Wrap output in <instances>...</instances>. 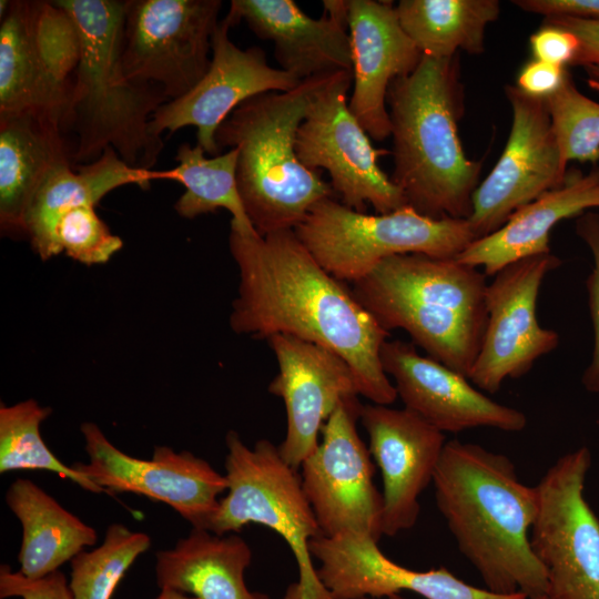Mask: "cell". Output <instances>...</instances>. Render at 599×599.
<instances>
[{
    "mask_svg": "<svg viewBox=\"0 0 599 599\" xmlns=\"http://www.w3.org/2000/svg\"><path fill=\"white\" fill-rule=\"evenodd\" d=\"M352 72H338L316 94L296 134L295 151L307 169H325L334 194L345 206L376 214L406 206L402 191L380 169L378 159L392 152L375 149L349 110Z\"/></svg>",
    "mask_w": 599,
    "mask_h": 599,
    "instance_id": "cell-10",
    "label": "cell"
},
{
    "mask_svg": "<svg viewBox=\"0 0 599 599\" xmlns=\"http://www.w3.org/2000/svg\"><path fill=\"white\" fill-rule=\"evenodd\" d=\"M151 538L125 525H109L103 542L72 558L69 587L73 599H111L132 564L149 550Z\"/></svg>",
    "mask_w": 599,
    "mask_h": 599,
    "instance_id": "cell-32",
    "label": "cell"
},
{
    "mask_svg": "<svg viewBox=\"0 0 599 599\" xmlns=\"http://www.w3.org/2000/svg\"><path fill=\"white\" fill-rule=\"evenodd\" d=\"M380 361L405 408L443 433L475 427L515 433L527 425L522 412L493 400L473 387L466 376L422 356L412 342L387 339Z\"/></svg>",
    "mask_w": 599,
    "mask_h": 599,
    "instance_id": "cell-19",
    "label": "cell"
},
{
    "mask_svg": "<svg viewBox=\"0 0 599 599\" xmlns=\"http://www.w3.org/2000/svg\"><path fill=\"white\" fill-rule=\"evenodd\" d=\"M267 342L278 365L268 392L283 399L286 410V435L277 447L298 469L339 403L359 395L357 382L348 363L326 347L282 334Z\"/></svg>",
    "mask_w": 599,
    "mask_h": 599,
    "instance_id": "cell-17",
    "label": "cell"
},
{
    "mask_svg": "<svg viewBox=\"0 0 599 599\" xmlns=\"http://www.w3.org/2000/svg\"><path fill=\"white\" fill-rule=\"evenodd\" d=\"M487 284L457 258L412 253L385 258L352 291L386 331L404 329L428 357L468 378L487 325Z\"/></svg>",
    "mask_w": 599,
    "mask_h": 599,
    "instance_id": "cell-5",
    "label": "cell"
},
{
    "mask_svg": "<svg viewBox=\"0 0 599 599\" xmlns=\"http://www.w3.org/2000/svg\"><path fill=\"white\" fill-rule=\"evenodd\" d=\"M4 500L22 527L19 571L38 579L59 568L98 540L95 529L62 507L35 483L18 478Z\"/></svg>",
    "mask_w": 599,
    "mask_h": 599,
    "instance_id": "cell-28",
    "label": "cell"
},
{
    "mask_svg": "<svg viewBox=\"0 0 599 599\" xmlns=\"http://www.w3.org/2000/svg\"><path fill=\"white\" fill-rule=\"evenodd\" d=\"M294 232L321 266L352 284L390 256L417 253L456 258L475 241L467 220H434L408 205L367 214L333 197L317 202Z\"/></svg>",
    "mask_w": 599,
    "mask_h": 599,
    "instance_id": "cell-8",
    "label": "cell"
},
{
    "mask_svg": "<svg viewBox=\"0 0 599 599\" xmlns=\"http://www.w3.org/2000/svg\"><path fill=\"white\" fill-rule=\"evenodd\" d=\"M236 24L231 13L221 19L212 37V58L207 72L185 95L159 106L150 121L153 134L172 135L180 129L196 128V141L206 154L220 149L215 133L220 124L245 100L268 91H291L302 81L268 64L260 47L241 49L230 39Z\"/></svg>",
    "mask_w": 599,
    "mask_h": 599,
    "instance_id": "cell-16",
    "label": "cell"
},
{
    "mask_svg": "<svg viewBox=\"0 0 599 599\" xmlns=\"http://www.w3.org/2000/svg\"><path fill=\"white\" fill-rule=\"evenodd\" d=\"M51 408L29 398L0 407V474L16 470H47L71 480L84 490L104 491L73 466L64 465L44 443L40 426Z\"/></svg>",
    "mask_w": 599,
    "mask_h": 599,
    "instance_id": "cell-31",
    "label": "cell"
},
{
    "mask_svg": "<svg viewBox=\"0 0 599 599\" xmlns=\"http://www.w3.org/2000/svg\"><path fill=\"white\" fill-rule=\"evenodd\" d=\"M221 8V0H126L124 74L169 100L185 95L209 70Z\"/></svg>",
    "mask_w": 599,
    "mask_h": 599,
    "instance_id": "cell-11",
    "label": "cell"
},
{
    "mask_svg": "<svg viewBox=\"0 0 599 599\" xmlns=\"http://www.w3.org/2000/svg\"><path fill=\"white\" fill-rule=\"evenodd\" d=\"M561 265L552 253L512 262L487 284V325L468 379L494 394L508 378L526 375L535 362L559 345V334L540 326L536 305L548 273Z\"/></svg>",
    "mask_w": 599,
    "mask_h": 599,
    "instance_id": "cell-15",
    "label": "cell"
},
{
    "mask_svg": "<svg viewBox=\"0 0 599 599\" xmlns=\"http://www.w3.org/2000/svg\"><path fill=\"white\" fill-rule=\"evenodd\" d=\"M229 247L240 275L230 315L236 334L291 335L326 347L348 363L361 396L378 405L396 400L380 361L390 332L319 265L294 230L264 236L231 230Z\"/></svg>",
    "mask_w": 599,
    "mask_h": 599,
    "instance_id": "cell-1",
    "label": "cell"
},
{
    "mask_svg": "<svg viewBox=\"0 0 599 599\" xmlns=\"http://www.w3.org/2000/svg\"><path fill=\"white\" fill-rule=\"evenodd\" d=\"M31 29L37 52L50 77L72 88L81 40L71 16L54 1H31Z\"/></svg>",
    "mask_w": 599,
    "mask_h": 599,
    "instance_id": "cell-34",
    "label": "cell"
},
{
    "mask_svg": "<svg viewBox=\"0 0 599 599\" xmlns=\"http://www.w3.org/2000/svg\"><path fill=\"white\" fill-rule=\"evenodd\" d=\"M545 23L560 27L572 34L579 41V51L571 65L599 67V20L579 19L570 17L545 18Z\"/></svg>",
    "mask_w": 599,
    "mask_h": 599,
    "instance_id": "cell-40",
    "label": "cell"
},
{
    "mask_svg": "<svg viewBox=\"0 0 599 599\" xmlns=\"http://www.w3.org/2000/svg\"><path fill=\"white\" fill-rule=\"evenodd\" d=\"M71 92L50 77L37 52L31 1H10L0 24V115L32 113L64 133Z\"/></svg>",
    "mask_w": 599,
    "mask_h": 599,
    "instance_id": "cell-26",
    "label": "cell"
},
{
    "mask_svg": "<svg viewBox=\"0 0 599 599\" xmlns=\"http://www.w3.org/2000/svg\"><path fill=\"white\" fill-rule=\"evenodd\" d=\"M319 562L317 576L332 599L384 598L403 590L426 599H528L520 592L496 593L458 579L445 567L416 571L386 557L378 541L347 531L309 541Z\"/></svg>",
    "mask_w": 599,
    "mask_h": 599,
    "instance_id": "cell-18",
    "label": "cell"
},
{
    "mask_svg": "<svg viewBox=\"0 0 599 599\" xmlns=\"http://www.w3.org/2000/svg\"><path fill=\"white\" fill-rule=\"evenodd\" d=\"M599 209V165L570 169L565 183L516 211L496 232L471 242L456 258L494 276L506 265L551 253L550 234L562 220Z\"/></svg>",
    "mask_w": 599,
    "mask_h": 599,
    "instance_id": "cell-23",
    "label": "cell"
},
{
    "mask_svg": "<svg viewBox=\"0 0 599 599\" xmlns=\"http://www.w3.org/2000/svg\"><path fill=\"white\" fill-rule=\"evenodd\" d=\"M81 434L89 461L72 466L104 491L164 502L192 528H207L227 481L205 459L167 446H155L150 459L136 458L116 448L94 423H83Z\"/></svg>",
    "mask_w": 599,
    "mask_h": 599,
    "instance_id": "cell-14",
    "label": "cell"
},
{
    "mask_svg": "<svg viewBox=\"0 0 599 599\" xmlns=\"http://www.w3.org/2000/svg\"><path fill=\"white\" fill-rule=\"evenodd\" d=\"M205 154L200 145L185 142L177 148L174 167L154 171L155 180H173L185 187L174 204L175 211L181 217L195 219L224 209L232 215L231 230L257 233L245 213L237 189L238 150L230 149L210 158Z\"/></svg>",
    "mask_w": 599,
    "mask_h": 599,
    "instance_id": "cell-30",
    "label": "cell"
},
{
    "mask_svg": "<svg viewBox=\"0 0 599 599\" xmlns=\"http://www.w3.org/2000/svg\"><path fill=\"white\" fill-rule=\"evenodd\" d=\"M154 180V170L130 166L111 146L91 163L58 166L39 189L26 217L32 248L43 261L53 257L52 230L62 213L79 205H97L108 193L123 185L148 190Z\"/></svg>",
    "mask_w": 599,
    "mask_h": 599,
    "instance_id": "cell-27",
    "label": "cell"
},
{
    "mask_svg": "<svg viewBox=\"0 0 599 599\" xmlns=\"http://www.w3.org/2000/svg\"><path fill=\"white\" fill-rule=\"evenodd\" d=\"M323 7L324 14L314 19L293 0H232L229 13L271 41L280 69L304 81L353 71L348 0H324Z\"/></svg>",
    "mask_w": 599,
    "mask_h": 599,
    "instance_id": "cell-22",
    "label": "cell"
},
{
    "mask_svg": "<svg viewBox=\"0 0 599 599\" xmlns=\"http://www.w3.org/2000/svg\"><path fill=\"white\" fill-rule=\"evenodd\" d=\"M72 148L53 122L32 113L0 115V227L26 235V217L48 175L72 163ZM73 164V163H72Z\"/></svg>",
    "mask_w": 599,
    "mask_h": 599,
    "instance_id": "cell-24",
    "label": "cell"
},
{
    "mask_svg": "<svg viewBox=\"0 0 599 599\" xmlns=\"http://www.w3.org/2000/svg\"><path fill=\"white\" fill-rule=\"evenodd\" d=\"M21 599H73L69 582L60 570L42 578L30 579L9 565L0 566V598Z\"/></svg>",
    "mask_w": 599,
    "mask_h": 599,
    "instance_id": "cell-37",
    "label": "cell"
},
{
    "mask_svg": "<svg viewBox=\"0 0 599 599\" xmlns=\"http://www.w3.org/2000/svg\"><path fill=\"white\" fill-rule=\"evenodd\" d=\"M583 69L588 74L589 82L593 84L595 87H599V67L591 65V67H586Z\"/></svg>",
    "mask_w": 599,
    "mask_h": 599,
    "instance_id": "cell-43",
    "label": "cell"
},
{
    "mask_svg": "<svg viewBox=\"0 0 599 599\" xmlns=\"http://www.w3.org/2000/svg\"><path fill=\"white\" fill-rule=\"evenodd\" d=\"M567 73V68L532 59L520 69L516 87L529 97L548 99L561 87Z\"/></svg>",
    "mask_w": 599,
    "mask_h": 599,
    "instance_id": "cell-39",
    "label": "cell"
},
{
    "mask_svg": "<svg viewBox=\"0 0 599 599\" xmlns=\"http://www.w3.org/2000/svg\"><path fill=\"white\" fill-rule=\"evenodd\" d=\"M160 590V593L154 599H195L186 593L174 589L164 588Z\"/></svg>",
    "mask_w": 599,
    "mask_h": 599,
    "instance_id": "cell-42",
    "label": "cell"
},
{
    "mask_svg": "<svg viewBox=\"0 0 599 599\" xmlns=\"http://www.w3.org/2000/svg\"><path fill=\"white\" fill-rule=\"evenodd\" d=\"M529 44L535 60L564 68L572 64L579 51L575 34L545 22L531 34Z\"/></svg>",
    "mask_w": 599,
    "mask_h": 599,
    "instance_id": "cell-38",
    "label": "cell"
},
{
    "mask_svg": "<svg viewBox=\"0 0 599 599\" xmlns=\"http://www.w3.org/2000/svg\"><path fill=\"white\" fill-rule=\"evenodd\" d=\"M335 74L306 79L291 91L254 95L216 130L220 151L225 146L238 150V193L261 236L294 230L317 202L333 197V189L321 172L300 162L295 141L314 98Z\"/></svg>",
    "mask_w": 599,
    "mask_h": 599,
    "instance_id": "cell-6",
    "label": "cell"
},
{
    "mask_svg": "<svg viewBox=\"0 0 599 599\" xmlns=\"http://www.w3.org/2000/svg\"><path fill=\"white\" fill-rule=\"evenodd\" d=\"M361 407L357 396L339 403L318 446L301 465V477L323 536L353 531L379 541L384 499L374 484L369 449L357 432Z\"/></svg>",
    "mask_w": 599,
    "mask_h": 599,
    "instance_id": "cell-12",
    "label": "cell"
},
{
    "mask_svg": "<svg viewBox=\"0 0 599 599\" xmlns=\"http://www.w3.org/2000/svg\"><path fill=\"white\" fill-rule=\"evenodd\" d=\"M576 233L588 246L592 257V268L586 280V287L593 329V347L581 382L588 392L599 393V213L588 211L578 216Z\"/></svg>",
    "mask_w": 599,
    "mask_h": 599,
    "instance_id": "cell-36",
    "label": "cell"
},
{
    "mask_svg": "<svg viewBox=\"0 0 599 599\" xmlns=\"http://www.w3.org/2000/svg\"><path fill=\"white\" fill-rule=\"evenodd\" d=\"M588 447L558 458L536 486L530 545L547 576V599H599V518L585 498Z\"/></svg>",
    "mask_w": 599,
    "mask_h": 599,
    "instance_id": "cell-9",
    "label": "cell"
},
{
    "mask_svg": "<svg viewBox=\"0 0 599 599\" xmlns=\"http://www.w3.org/2000/svg\"><path fill=\"white\" fill-rule=\"evenodd\" d=\"M562 160L599 162V103L585 95L568 72L556 93L546 99Z\"/></svg>",
    "mask_w": 599,
    "mask_h": 599,
    "instance_id": "cell-33",
    "label": "cell"
},
{
    "mask_svg": "<svg viewBox=\"0 0 599 599\" xmlns=\"http://www.w3.org/2000/svg\"><path fill=\"white\" fill-rule=\"evenodd\" d=\"M225 446L227 493L206 530L226 535L248 524L274 530L288 545L298 568V581L288 586L284 599H332L312 560L309 541L322 534L298 469L267 439L251 448L230 430Z\"/></svg>",
    "mask_w": 599,
    "mask_h": 599,
    "instance_id": "cell-7",
    "label": "cell"
},
{
    "mask_svg": "<svg viewBox=\"0 0 599 599\" xmlns=\"http://www.w3.org/2000/svg\"><path fill=\"white\" fill-rule=\"evenodd\" d=\"M77 24L81 57L64 133L72 132V163L87 164L113 148L130 166L152 170L164 148L150 121L170 101L153 84L130 80L122 69L126 0H55Z\"/></svg>",
    "mask_w": 599,
    "mask_h": 599,
    "instance_id": "cell-4",
    "label": "cell"
},
{
    "mask_svg": "<svg viewBox=\"0 0 599 599\" xmlns=\"http://www.w3.org/2000/svg\"><path fill=\"white\" fill-rule=\"evenodd\" d=\"M512 4L545 18L570 17L599 20V0H515Z\"/></svg>",
    "mask_w": 599,
    "mask_h": 599,
    "instance_id": "cell-41",
    "label": "cell"
},
{
    "mask_svg": "<svg viewBox=\"0 0 599 599\" xmlns=\"http://www.w3.org/2000/svg\"><path fill=\"white\" fill-rule=\"evenodd\" d=\"M458 55L422 57L387 92L393 138L392 181L406 204L434 219L467 220L481 162L467 158L458 121L464 111Z\"/></svg>",
    "mask_w": 599,
    "mask_h": 599,
    "instance_id": "cell-3",
    "label": "cell"
},
{
    "mask_svg": "<svg viewBox=\"0 0 599 599\" xmlns=\"http://www.w3.org/2000/svg\"><path fill=\"white\" fill-rule=\"evenodd\" d=\"M251 560V548L238 535L192 528L172 548L156 551L155 581L160 589L195 599H268L245 583Z\"/></svg>",
    "mask_w": 599,
    "mask_h": 599,
    "instance_id": "cell-25",
    "label": "cell"
},
{
    "mask_svg": "<svg viewBox=\"0 0 599 599\" xmlns=\"http://www.w3.org/2000/svg\"><path fill=\"white\" fill-rule=\"evenodd\" d=\"M353 93L348 106L370 139L390 136L387 92L412 73L423 53L403 30L389 1L348 0Z\"/></svg>",
    "mask_w": 599,
    "mask_h": 599,
    "instance_id": "cell-21",
    "label": "cell"
},
{
    "mask_svg": "<svg viewBox=\"0 0 599 599\" xmlns=\"http://www.w3.org/2000/svg\"><path fill=\"white\" fill-rule=\"evenodd\" d=\"M359 420L383 478V535L415 526L420 494L433 483L446 437L407 408L362 405Z\"/></svg>",
    "mask_w": 599,
    "mask_h": 599,
    "instance_id": "cell-20",
    "label": "cell"
},
{
    "mask_svg": "<svg viewBox=\"0 0 599 599\" xmlns=\"http://www.w3.org/2000/svg\"><path fill=\"white\" fill-rule=\"evenodd\" d=\"M537 599H547V597H546V596H542V597H539V598H537Z\"/></svg>",
    "mask_w": 599,
    "mask_h": 599,
    "instance_id": "cell-45",
    "label": "cell"
},
{
    "mask_svg": "<svg viewBox=\"0 0 599 599\" xmlns=\"http://www.w3.org/2000/svg\"><path fill=\"white\" fill-rule=\"evenodd\" d=\"M433 485L459 551L488 590L520 591L528 599L546 596L547 576L528 535L538 511L536 486L519 480L507 456L473 443L446 441Z\"/></svg>",
    "mask_w": 599,
    "mask_h": 599,
    "instance_id": "cell-2",
    "label": "cell"
},
{
    "mask_svg": "<svg viewBox=\"0 0 599 599\" xmlns=\"http://www.w3.org/2000/svg\"><path fill=\"white\" fill-rule=\"evenodd\" d=\"M395 8L408 38L437 59L481 53L487 26L500 13L497 0H400Z\"/></svg>",
    "mask_w": 599,
    "mask_h": 599,
    "instance_id": "cell-29",
    "label": "cell"
},
{
    "mask_svg": "<svg viewBox=\"0 0 599 599\" xmlns=\"http://www.w3.org/2000/svg\"><path fill=\"white\" fill-rule=\"evenodd\" d=\"M122 245L121 237L110 231L92 204L65 211L52 230V256L64 252L85 265L106 263Z\"/></svg>",
    "mask_w": 599,
    "mask_h": 599,
    "instance_id": "cell-35",
    "label": "cell"
},
{
    "mask_svg": "<svg viewBox=\"0 0 599 599\" xmlns=\"http://www.w3.org/2000/svg\"><path fill=\"white\" fill-rule=\"evenodd\" d=\"M511 126L504 151L473 197L467 219L475 240L498 231L524 205L561 186L568 175L546 99L507 84Z\"/></svg>",
    "mask_w": 599,
    "mask_h": 599,
    "instance_id": "cell-13",
    "label": "cell"
},
{
    "mask_svg": "<svg viewBox=\"0 0 599 599\" xmlns=\"http://www.w3.org/2000/svg\"><path fill=\"white\" fill-rule=\"evenodd\" d=\"M363 599H406V598H404L400 593H393V595L386 596L384 598H369V597H366V598H363Z\"/></svg>",
    "mask_w": 599,
    "mask_h": 599,
    "instance_id": "cell-44",
    "label": "cell"
}]
</instances>
